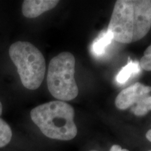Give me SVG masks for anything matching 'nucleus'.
Listing matches in <instances>:
<instances>
[{
    "label": "nucleus",
    "mask_w": 151,
    "mask_h": 151,
    "mask_svg": "<svg viewBox=\"0 0 151 151\" xmlns=\"http://www.w3.org/2000/svg\"><path fill=\"white\" fill-rule=\"evenodd\" d=\"M75 58L69 52H63L50 60L47 74V85L50 94L60 101H71L78 96L76 82Z\"/></svg>",
    "instance_id": "nucleus-4"
},
{
    "label": "nucleus",
    "mask_w": 151,
    "mask_h": 151,
    "mask_svg": "<svg viewBox=\"0 0 151 151\" xmlns=\"http://www.w3.org/2000/svg\"><path fill=\"white\" fill-rule=\"evenodd\" d=\"M90 151H97V150H90Z\"/></svg>",
    "instance_id": "nucleus-15"
},
{
    "label": "nucleus",
    "mask_w": 151,
    "mask_h": 151,
    "mask_svg": "<svg viewBox=\"0 0 151 151\" xmlns=\"http://www.w3.org/2000/svg\"><path fill=\"white\" fill-rule=\"evenodd\" d=\"M113 41V36L109 31L104 32L95 39L91 46L92 53L95 57H101Z\"/></svg>",
    "instance_id": "nucleus-7"
},
{
    "label": "nucleus",
    "mask_w": 151,
    "mask_h": 151,
    "mask_svg": "<svg viewBox=\"0 0 151 151\" xmlns=\"http://www.w3.org/2000/svg\"><path fill=\"white\" fill-rule=\"evenodd\" d=\"M151 92V87L136 83L129 88L122 90L117 96L115 104L118 109L125 110L131 106L136 104L143 97L148 96Z\"/></svg>",
    "instance_id": "nucleus-5"
},
{
    "label": "nucleus",
    "mask_w": 151,
    "mask_h": 151,
    "mask_svg": "<svg viewBox=\"0 0 151 151\" xmlns=\"http://www.w3.org/2000/svg\"><path fill=\"white\" fill-rule=\"evenodd\" d=\"M12 139V131L10 126L3 119L0 118V148L8 145Z\"/></svg>",
    "instance_id": "nucleus-10"
},
{
    "label": "nucleus",
    "mask_w": 151,
    "mask_h": 151,
    "mask_svg": "<svg viewBox=\"0 0 151 151\" xmlns=\"http://www.w3.org/2000/svg\"><path fill=\"white\" fill-rule=\"evenodd\" d=\"M146 137V139H148L149 141H150V142H151V129L148 130V131L147 132Z\"/></svg>",
    "instance_id": "nucleus-13"
},
{
    "label": "nucleus",
    "mask_w": 151,
    "mask_h": 151,
    "mask_svg": "<svg viewBox=\"0 0 151 151\" xmlns=\"http://www.w3.org/2000/svg\"><path fill=\"white\" fill-rule=\"evenodd\" d=\"M151 111V96L143 97L136 104L132 111L137 116H143Z\"/></svg>",
    "instance_id": "nucleus-9"
},
{
    "label": "nucleus",
    "mask_w": 151,
    "mask_h": 151,
    "mask_svg": "<svg viewBox=\"0 0 151 151\" xmlns=\"http://www.w3.org/2000/svg\"><path fill=\"white\" fill-rule=\"evenodd\" d=\"M74 109L62 101H52L35 107L30 112L34 123L46 137L52 139L70 141L76 137Z\"/></svg>",
    "instance_id": "nucleus-2"
},
{
    "label": "nucleus",
    "mask_w": 151,
    "mask_h": 151,
    "mask_svg": "<svg viewBox=\"0 0 151 151\" xmlns=\"http://www.w3.org/2000/svg\"><path fill=\"white\" fill-rule=\"evenodd\" d=\"M58 3L57 0H25L22 3V12L26 18H35L55 8Z\"/></svg>",
    "instance_id": "nucleus-6"
},
{
    "label": "nucleus",
    "mask_w": 151,
    "mask_h": 151,
    "mask_svg": "<svg viewBox=\"0 0 151 151\" xmlns=\"http://www.w3.org/2000/svg\"><path fill=\"white\" fill-rule=\"evenodd\" d=\"M1 113H2V104L0 102V116L1 115Z\"/></svg>",
    "instance_id": "nucleus-14"
},
{
    "label": "nucleus",
    "mask_w": 151,
    "mask_h": 151,
    "mask_svg": "<svg viewBox=\"0 0 151 151\" xmlns=\"http://www.w3.org/2000/svg\"><path fill=\"white\" fill-rule=\"evenodd\" d=\"M148 151H151V150H148Z\"/></svg>",
    "instance_id": "nucleus-16"
},
{
    "label": "nucleus",
    "mask_w": 151,
    "mask_h": 151,
    "mask_svg": "<svg viewBox=\"0 0 151 151\" xmlns=\"http://www.w3.org/2000/svg\"><path fill=\"white\" fill-rule=\"evenodd\" d=\"M109 151H129L127 149H122L121 146H119V145H113L111 146V148Z\"/></svg>",
    "instance_id": "nucleus-12"
},
{
    "label": "nucleus",
    "mask_w": 151,
    "mask_h": 151,
    "mask_svg": "<svg viewBox=\"0 0 151 151\" xmlns=\"http://www.w3.org/2000/svg\"><path fill=\"white\" fill-rule=\"evenodd\" d=\"M9 56L24 88H39L46 73V61L40 50L29 42L17 41L9 48Z\"/></svg>",
    "instance_id": "nucleus-3"
},
{
    "label": "nucleus",
    "mask_w": 151,
    "mask_h": 151,
    "mask_svg": "<svg viewBox=\"0 0 151 151\" xmlns=\"http://www.w3.org/2000/svg\"><path fill=\"white\" fill-rule=\"evenodd\" d=\"M141 71L140 65L137 62L129 60V62L119 71L116 76V81L120 84L125 83L132 76L137 75Z\"/></svg>",
    "instance_id": "nucleus-8"
},
{
    "label": "nucleus",
    "mask_w": 151,
    "mask_h": 151,
    "mask_svg": "<svg viewBox=\"0 0 151 151\" xmlns=\"http://www.w3.org/2000/svg\"><path fill=\"white\" fill-rule=\"evenodd\" d=\"M151 27L150 0H118L108 29L113 41L130 43L139 41Z\"/></svg>",
    "instance_id": "nucleus-1"
},
{
    "label": "nucleus",
    "mask_w": 151,
    "mask_h": 151,
    "mask_svg": "<svg viewBox=\"0 0 151 151\" xmlns=\"http://www.w3.org/2000/svg\"><path fill=\"white\" fill-rule=\"evenodd\" d=\"M140 67L146 71H151V45L145 50L141 59Z\"/></svg>",
    "instance_id": "nucleus-11"
}]
</instances>
